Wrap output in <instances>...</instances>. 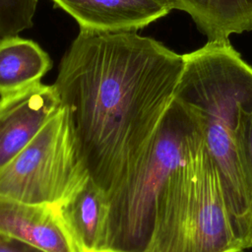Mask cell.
Segmentation results:
<instances>
[{"mask_svg":"<svg viewBox=\"0 0 252 252\" xmlns=\"http://www.w3.org/2000/svg\"><path fill=\"white\" fill-rule=\"evenodd\" d=\"M188 13L208 40H228L232 33L252 32V0H168Z\"/></svg>","mask_w":252,"mask_h":252,"instance_id":"obj_10","label":"cell"},{"mask_svg":"<svg viewBox=\"0 0 252 252\" xmlns=\"http://www.w3.org/2000/svg\"><path fill=\"white\" fill-rule=\"evenodd\" d=\"M0 42H1V40H0Z\"/></svg>","mask_w":252,"mask_h":252,"instance_id":"obj_16","label":"cell"},{"mask_svg":"<svg viewBox=\"0 0 252 252\" xmlns=\"http://www.w3.org/2000/svg\"><path fill=\"white\" fill-rule=\"evenodd\" d=\"M0 231L46 252H79L59 205L0 195Z\"/></svg>","mask_w":252,"mask_h":252,"instance_id":"obj_7","label":"cell"},{"mask_svg":"<svg viewBox=\"0 0 252 252\" xmlns=\"http://www.w3.org/2000/svg\"><path fill=\"white\" fill-rule=\"evenodd\" d=\"M0 252H46L0 231Z\"/></svg>","mask_w":252,"mask_h":252,"instance_id":"obj_14","label":"cell"},{"mask_svg":"<svg viewBox=\"0 0 252 252\" xmlns=\"http://www.w3.org/2000/svg\"><path fill=\"white\" fill-rule=\"evenodd\" d=\"M204 142L176 180L147 252H244Z\"/></svg>","mask_w":252,"mask_h":252,"instance_id":"obj_4","label":"cell"},{"mask_svg":"<svg viewBox=\"0 0 252 252\" xmlns=\"http://www.w3.org/2000/svg\"><path fill=\"white\" fill-rule=\"evenodd\" d=\"M184 54L136 31L80 29L53 87L79 159L106 195L121 183L173 99Z\"/></svg>","mask_w":252,"mask_h":252,"instance_id":"obj_1","label":"cell"},{"mask_svg":"<svg viewBox=\"0 0 252 252\" xmlns=\"http://www.w3.org/2000/svg\"><path fill=\"white\" fill-rule=\"evenodd\" d=\"M79 24L80 29L127 32L142 29L166 16L168 0H51Z\"/></svg>","mask_w":252,"mask_h":252,"instance_id":"obj_8","label":"cell"},{"mask_svg":"<svg viewBox=\"0 0 252 252\" xmlns=\"http://www.w3.org/2000/svg\"><path fill=\"white\" fill-rule=\"evenodd\" d=\"M60 106L53 85L40 82L0 96V168L35 137Z\"/></svg>","mask_w":252,"mask_h":252,"instance_id":"obj_6","label":"cell"},{"mask_svg":"<svg viewBox=\"0 0 252 252\" xmlns=\"http://www.w3.org/2000/svg\"><path fill=\"white\" fill-rule=\"evenodd\" d=\"M37 0H0V40H5L30 29Z\"/></svg>","mask_w":252,"mask_h":252,"instance_id":"obj_12","label":"cell"},{"mask_svg":"<svg viewBox=\"0 0 252 252\" xmlns=\"http://www.w3.org/2000/svg\"><path fill=\"white\" fill-rule=\"evenodd\" d=\"M60 210L79 252H105L107 195L90 177Z\"/></svg>","mask_w":252,"mask_h":252,"instance_id":"obj_9","label":"cell"},{"mask_svg":"<svg viewBox=\"0 0 252 252\" xmlns=\"http://www.w3.org/2000/svg\"><path fill=\"white\" fill-rule=\"evenodd\" d=\"M52 63L34 41L11 37L0 42V96L40 82Z\"/></svg>","mask_w":252,"mask_h":252,"instance_id":"obj_11","label":"cell"},{"mask_svg":"<svg viewBox=\"0 0 252 252\" xmlns=\"http://www.w3.org/2000/svg\"><path fill=\"white\" fill-rule=\"evenodd\" d=\"M237 150L245 186L252 206V107L242 112L237 131Z\"/></svg>","mask_w":252,"mask_h":252,"instance_id":"obj_13","label":"cell"},{"mask_svg":"<svg viewBox=\"0 0 252 252\" xmlns=\"http://www.w3.org/2000/svg\"><path fill=\"white\" fill-rule=\"evenodd\" d=\"M203 146L195 112L173 96L138 159L107 195L105 252H147L160 212Z\"/></svg>","mask_w":252,"mask_h":252,"instance_id":"obj_3","label":"cell"},{"mask_svg":"<svg viewBox=\"0 0 252 252\" xmlns=\"http://www.w3.org/2000/svg\"><path fill=\"white\" fill-rule=\"evenodd\" d=\"M250 248H252V237H251V241H250Z\"/></svg>","mask_w":252,"mask_h":252,"instance_id":"obj_15","label":"cell"},{"mask_svg":"<svg viewBox=\"0 0 252 252\" xmlns=\"http://www.w3.org/2000/svg\"><path fill=\"white\" fill-rule=\"evenodd\" d=\"M88 178L68 114L60 106L35 137L0 168V195L60 206Z\"/></svg>","mask_w":252,"mask_h":252,"instance_id":"obj_5","label":"cell"},{"mask_svg":"<svg viewBox=\"0 0 252 252\" xmlns=\"http://www.w3.org/2000/svg\"><path fill=\"white\" fill-rule=\"evenodd\" d=\"M174 97L199 117L235 235L245 249L250 248L252 206L238 157L237 131L242 112L252 107V67L229 40H208L184 54Z\"/></svg>","mask_w":252,"mask_h":252,"instance_id":"obj_2","label":"cell"}]
</instances>
